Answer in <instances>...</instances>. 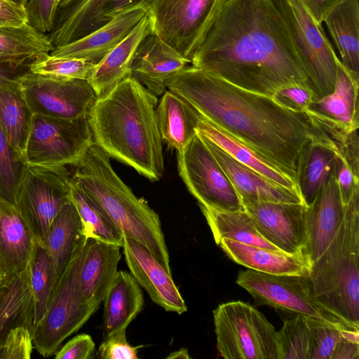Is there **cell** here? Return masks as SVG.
<instances>
[{"label": "cell", "mask_w": 359, "mask_h": 359, "mask_svg": "<svg viewBox=\"0 0 359 359\" xmlns=\"http://www.w3.org/2000/svg\"><path fill=\"white\" fill-rule=\"evenodd\" d=\"M20 68L0 64V86L15 82L18 76L27 71H20Z\"/></svg>", "instance_id": "obj_52"}, {"label": "cell", "mask_w": 359, "mask_h": 359, "mask_svg": "<svg viewBox=\"0 0 359 359\" xmlns=\"http://www.w3.org/2000/svg\"><path fill=\"white\" fill-rule=\"evenodd\" d=\"M72 167V180L102 207L124 236L144 244L172 275L158 215L122 181L113 169L109 156L93 142Z\"/></svg>", "instance_id": "obj_4"}, {"label": "cell", "mask_w": 359, "mask_h": 359, "mask_svg": "<svg viewBox=\"0 0 359 359\" xmlns=\"http://www.w3.org/2000/svg\"><path fill=\"white\" fill-rule=\"evenodd\" d=\"M331 359H359V342L347 339L343 336L337 344Z\"/></svg>", "instance_id": "obj_50"}, {"label": "cell", "mask_w": 359, "mask_h": 359, "mask_svg": "<svg viewBox=\"0 0 359 359\" xmlns=\"http://www.w3.org/2000/svg\"><path fill=\"white\" fill-rule=\"evenodd\" d=\"M139 0H109L103 9L106 22L121 11L134 6Z\"/></svg>", "instance_id": "obj_51"}, {"label": "cell", "mask_w": 359, "mask_h": 359, "mask_svg": "<svg viewBox=\"0 0 359 359\" xmlns=\"http://www.w3.org/2000/svg\"><path fill=\"white\" fill-rule=\"evenodd\" d=\"M217 349L226 359H279L277 331L250 304L233 301L213 311Z\"/></svg>", "instance_id": "obj_7"}, {"label": "cell", "mask_w": 359, "mask_h": 359, "mask_svg": "<svg viewBox=\"0 0 359 359\" xmlns=\"http://www.w3.org/2000/svg\"><path fill=\"white\" fill-rule=\"evenodd\" d=\"M104 337L127 329L144 306L142 289L130 273L118 271L102 301Z\"/></svg>", "instance_id": "obj_29"}, {"label": "cell", "mask_w": 359, "mask_h": 359, "mask_svg": "<svg viewBox=\"0 0 359 359\" xmlns=\"http://www.w3.org/2000/svg\"><path fill=\"white\" fill-rule=\"evenodd\" d=\"M72 172L67 167L41 168L27 165L15 206L40 241L61 208L70 201Z\"/></svg>", "instance_id": "obj_11"}, {"label": "cell", "mask_w": 359, "mask_h": 359, "mask_svg": "<svg viewBox=\"0 0 359 359\" xmlns=\"http://www.w3.org/2000/svg\"><path fill=\"white\" fill-rule=\"evenodd\" d=\"M109 0H60L53 29L47 35L54 48L75 41L106 22L103 9Z\"/></svg>", "instance_id": "obj_26"}, {"label": "cell", "mask_w": 359, "mask_h": 359, "mask_svg": "<svg viewBox=\"0 0 359 359\" xmlns=\"http://www.w3.org/2000/svg\"><path fill=\"white\" fill-rule=\"evenodd\" d=\"M303 65L315 100L333 92L340 60L302 0H273Z\"/></svg>", "instance_id": "obj_6"}, {"label": "cell", "mask_w": 359, "mask_h": 359, "mask_svg": "<svg viewBox=\"0 0 359 359\" xmlns=\"http://www.w3.org/2000/svg\"><path fill=\"white\" fill-rule=\"evenodd\" d=\"M166 88L296 182L301 156L312 140L305 112L290 110L271 97L234 86L193 65L170 77Z\"/></svg>", "instance_id": "obj_2"}, {"label": "cell", "mask_w": 359, "mask_h": 359, "mask_svg": "<svg viewBox=\"0 0 359 359\" xmlns=\"http://www.w3.org/2000/svg\"><path fill=\"white\" fill-rule=\"evenodd\" d=\"M18 82L34 115L66 119L87 117L97 99L88 79H55L27 70Z\"/></svg>", "instance_id": "obj_13"}, {"label": "cell", "mask_w": 359, "mask_h": 359, "mask_svg": "<svg viewBox=\"0 0 359 359\" xmlns=\"http://www.w3.org/2000/svg\"><path fill=\"white\" fill-rule=\"evenodd\" d=\"M323 22L338 49L341 64L359 80L358 0H344L327 13Z\"/></svg>", "instance_id": "obj_30"}, {"label": "cell", "mask_w": 359, "mask_h": 359, "mask_svg": "<svg viewBox=\"0 0 359 359\" xmlns=\"http://www.w3.org/2000/svg\"><path fill=\"white\" fill-rule=\"evenodd\" d=\"M3 278L1 273H0V280H1V278Z\"/></svg>", "instance_id": "obj_55"}, {"label": "cell", "mask_w": 359, "mask_h": 359, "mask_svg": "<svg viewBox=\"0 0 359 359\" xmlns=\"http://www.w3.org/2000/svg\"><path fill=\"white\" fill-rule=\"evenodd\" d=\"M121 247L88 238L74 261L75 281L83 299L100 305L117 273Z\"/></svg>", "instance_id": "obj_17"}, {"label": "cell", "mask_w": 359, "mask_h": 359, "mask_svg": "<svg viewBox=\"0 0 359 359\" xmlns=\"http://www.w3.org/2000/svg\"><path fill=\"white\" fill-rule=\"evenodd\" d=\"M189 58L194 67L269 97L290 85L312 88L273 0H218Z\"/></svg>", "instance_id": "obj_1"}, {"label": "cell", "mask_w": 359, "mask_h": 359, "mask_svg": "<svg viewBox=\"0 0 359 359\" xmlns=\"http://www.w3.org/2000/svg\"><path fill=\"white\" fill-rule=\"evenodd\" d=\"M96 65L86 60L42 54L28 65V70L43 76L68 80L89 79Z\"/></svg>", "instance_id": "obj_40"}, {"label": "cell", "mask_w": 359, "mask_h": 359, "mask_svg": "<svg viewBox=\"0 0 359 359\" xmlns=\"http://www.w3.org/2000/svg\"><path fill=\"white\" fill-rule=\"evenodd\" d=\"M23 327L32 336L35 329L34 304L30 268L4 276L0 280V351L9 332Z\"/></svg>", "instance_id": "obj_24"}, {"label": "cell", "mask_w": 359, "mask_h": 359, "mask_svg": "<svg viewBox=\"0 0 359 359\" xmlns=\"http://www.w3.org/2000/svg\"><path fill=\"white\" fill-rule=\"evenodd\" d=\"M236 263L273 275H309L311 261L306 255L288 254L223 238L217 244Z\"/></svg>", "instance_id": "obj_25"}, {"label": "cell", "mask_w": 359, "mask_h": 359, "mask_svg": "<svg viewBox=\"0 0 359 359\" xmlns=\"http://www.w3.org/2000/svg\"><path fill=\"white\" fill-rule=\"evenodd\" d=\"M196 132L215 143L241 164L256 171L271 182L294 190L296 182L269 161L257 154L243 143L228 135L200 115Z\"/></svg>", "instance_id": "obj_32"}, {"label": "cell", "mask_w": 359, "mask_h": 359, "mask_svg": "<svg viewBox=\"0 0 359 359\" xmlns=\"http://www.w3.org/2000/svg\"><path fill=\"white\" fill-rule=\"evenodd\" d=\"M344 216L335 170L326 184L307 205L306 254L311 263L326 250L339 230Z\"/></svg>", "instance_id": "obj_21"}, {"label": "cell", "mask_w": 359, "mask_h": 359, "mask_svg": "<svg viewBox=\"0 0 359 359\" xmlns=\"http://www.w3.org/2000/svg\"><path fill=\"white\" fill-rule=\"evenodd\" d=\"M158 98L132 76L97 97L87 118L93 142L151 181L164 172Z\"/></svg>", "instance_id": "obj_3"}, {"label": "cell", "mask_w": 359, "mask_h": 359, "mask_svg": "<svg viewBox=\"0 0 359 359\" xmlns=\"http://www.w3.org/2000/svg\"><path fill=\"white\" fill-rule=\"evenodd\" d=\"M95 348L90 335L80 334L69 340L55 355V359H90Z\"/></svg>", "instance_id": "obj_47"}, {"label": "cell", "mask_w": 359, "mask_h": 359, "mask_svg": "<svg viewBox=\"0 0 359 359\" xmlns=\"http://www.w3.org/2000/svg\"><path fill=\"white\" fill-rule=\"evenodd\" d=\"M151 32V20L147 13L132 32L96 65L88 81L97 97L131 76V65L136 49L141 41Z\"/></svg>", "instance_id": "obj_27"}, {"label": "cell", "mask_w": 359, "mask_h": 359, "mask_svg": "<svg viewBox=\"0 0 359 359\" xmlns=\"http://www.w3.org/2000/svg\"><path fill=\"white\" fill-rule=\"evenodd\" d=\"M35 239L15 205L0 197V273H20L29 266Z\"/></svg>", "instance_id": "obj_23"}, {"label": "cell", "mask_w": 359, "mask_h": 359, "mask_svg": "<svg viewBox=\"0 0 359 359\" xmlns=\"http://www.w3.org/2000/svg\"><path fill=\"white\" fill-rule=\"evenodd\" d=\"M243 206L266 241L284 252L306 255V203L258 201Z\"/></svg>", "instance_id": "obj_15"}, {"label": "cell", "mask_w": 359, "mask_h": 359, "mask_svg": "<svg viewBox=\"0 0 359 359\" xmlns=\"http://www.w3.org/2000/svg\"><path fill=\"white\" fill-rule=\"evenodd\" d=\"M358 88L359 80L339 60L333 92L314 100L306 110L349 129H358Z\"/></svg>", "instance_id": "obj_31"}, {"label": "cell", "mask_w": 359, "mask_h": 359, "mask_svg": "<svg viewBox=\"0 0 359 359\" xmlns=\"http://www.w3.org/2000/svg\"><path fill=\"white\" fill-rule=\"evenodd\" d=\"M29 268L36 327L46 312L55 292L52 259L46 247L37 241H35Z\"/></svg>", "instance_id": "obj_38"}, {"label": "cell", "mask_w": 359, "mask_h": 359, "mask_svg": "<svg viewBox=\"0 0 359 359\" xmlns=\"http://www.w3.org/2000/svg\"><path fill=\"white\" fill-rule=\"evenodd\" d=\"M27 164L9 144L0 126V197L15 205Z\"/></svg>", "instance_id": "obj_41"}, {"label": "cell", "mask_w": 359, "mask_h": 359, "mask_svg": "<svg viewBox=\"0 0 359 359\" xmlns=\"http://www.w3.org/2000/svg\"><path fill=\"white\" fill-rule=\"evenodd\" d=\"M34 348L33 336L29 330L19 327L11 330L1 349V359H29Z\"/></svg>", "instance_id": "obj_46"}, {"label": "cell", "mask_w": 359, "mask_h": 359, "mask_svg": "<svg viewBox=\"0 0 359 359\" xmlns=\"http://www.w3.org/2000/svg\"><path fill=\"white\" fill-rule=\"evenodd\" d=\"M8 1H11L13 4H15L17 5H19L20 6L25 7L28 0H8Z\"/></svg>", "instance_id": "obj_54"}, {"label": "cell", "mask_w": 359, "mask_h": 359, "mask_svg": "<svg viewBox=\"0 0 359 359\" xmlns=\"http://www.w3.org/2000/svg\"><path fill=\"white\" fill-rule=\"evenodd\" d=\"M279 359H310L311 333L308 318L295 315L277 332Z\"/></svg>", "instance_id": "obj_39"}, {"label": "cell", "mask_w": 359, "mask_h": 359, "mask_svg": "<svg viewBox=\"0 0 359 359\" xmlns=\"http://www.w3.org/2000/svg\"><path fill=\"white\" fill-rule=\"evenodd\" d=\"M34 116L18 80L0 86V126L9 144L24 158Z\"/></svg>", "instance_id": "obj_33"}, {"label": "cell", "mask_w": 359, "mask_h": 359, "mask_svg": "<svg viewBox=\"0 0 359 359\" xmlns=\"http://www.w3.org/2000/svg\"><path fill=\"white\" fill-rule=\"evenodd\" d=\"M308 322L311 333L310 359H331L344 330L310 318Z\"/></svg>", "instance_id": "obj_42"}, {"label": "cell", "mask_w": 359, "mask_h": 359, "mask_svg": "<svg viewBox=\"0 0 359 359\" xmlns=\"http://www.w3.org/2000/svg\"><path fill=\"white\" fill-rule=\"evenodd\" d=\"M142 346L130 345L126 337V329L104 337L97 353L103 359H137Z\"/></svg>", "instance_id": "obj_44"}, {"label": "cell", "mask_w": 359, "mask_h": 359, "mask_svg": "<svg viewBox=\"0 0 359 359\" xmlns=\"http://www.w3.org/2000/svg\"><path fill=\"white\" fill-rule=\"evenodd\" d=\"M271 97L281 106L297 112H304L315 100L311 87L297 84L278 89Z\"/></svg>", "instance_id": "obj_45"}, {"label": "cell", "mask_w": 359, "mask_h": 359, "mask_svg": "<svg viewBox=\"0 0 359 359\" xmlns=\"http://www.w3.org/2000/svg\"><path fill=\"white\" fill-rule=\"evenodd\" d=\"M147 13L140 6H132L121 11L90 34L55 48L50 53L57 57L81 59L97 65L132 32Z\"/></svg>", "instance_id": "obj_19"}, {"label": "cell", "mask_w": 359, "mask_h": 359, "mask_svg": "<svg viewBox=\"0 0 359 359\" xmlns=\"http://www.w3.org/2000/svg\"><path fill=\"white\" fill-rule=\"evenodd\" d=\"M359 187L344 205L335 236L311 263L309 277L318 298L359 330Z\"/></svg>", "instance_id": "obj_5"}, {"label": "cell", "mask_w": 359, "mask_h": 359, "mask_svg": "<svg viewBox=\"0 0 359 359\" xmlns=\"http://www.w3.org/2000/svg\"><path fill=\"white\" fill-rule=\"evenodd\" d=\"M191 64L185 57L153 32L140 43L135 53L131 76L156 97L167 89L172 75Z\"/></svg>", "instance_id": "obj_18"}, {"label": "cell", "mask_w": 359, "mask_h": 359, "mask_svg": "<svg viewBox=\"0 0 359 359\" xmlns=\"http://www.w3.org/2000/svg\"><path fill=\"white\" fill-rule=\"evenodd\" d=\"M59 0H28L25 6L27 22L48 34L53 29Z\"/></svg>", "instance_id": "obj_43"}, {"label": "cell", "mask_w": 359, "mask_h": 359, "mask_svg": "<svg viewBox=\"0 0 359 359\" xmlns=\"http://www.w3.org/2000/svg\"><path fill=\"white\" fill-rule=\"evenodd\" d=\"M93 144L87 117L34 115L25 159L29 166L72 167Z\"/></svg>", "instance_id": "obj_9"}, {"label": "cell", "mask_w": 359, "mask_h": 359, "mask_svg": "<svg viewBox=\"0 0 359 359\" xmlns=\"http://www.w3.org/2000/svg\"><path fill=\"white\" fill-rule=\"evenodd\" d=\"M156 111L162 142L177 151L184 149L196 134L198 112L187 100L168 89L158 101Z\"/></svg>", "instance_id": "obj_28"}, {"label": "cell", "mask_w": 359, "mask_h": 359, "mask_svg": "<svg viewBox=\"0 0 359 359\" xmlns=\"http://www.w3.org/2000/svg\"><path fill=\"white\" fill-rule=\"evenodd\" d=\"M87 240L83 222L70 199L55 216L43 238L37 241L46 247L52 259L55 291Z\"/></svg>", "instance_id": "obj_22"}, {"label": "cell", "mask_w": 359, "mask_h": 359, "mask_svg": "<svg viewBox=\"0 0 359 359\" xmlns=\"http://www.w3.org/2000/svg\"><path fill=\"white\" fill-rule=\"evenodd\" d=\"M27 22L25 7L0 0V26H20Z\"/></svg>", "instance_id": "obj_48"}, {"label": "cell", "mask_w": 359, "mask_h": 359, "mask_svg": "<svg viewBox=\"0 0 359 359\" xmlns=\"http://www.w3.org/2000/svg\"><path fill=\"white\" fill-rule=\"evenodd\" d=\"M123 252L130 274L151 299L166 311L182 314L187 311L178 287L151 251L142 243L123 237Z\"/></svg>", "instance_id": "obj_16"}, {"label": "cell", "mask_w": 359, "mask_h": 359, "mask_svg": "<svg viewBox=\"0 0 359 359\" xmlns=\"http://www.w3.org/2000/svg\"><path fill=\"white\" fill-rule=\"evenodd\" d=\"M217 1L139 0L135 5L147 11L152 32L189 60L193 42Z\"/></svg>", "instance_id": "obj_14"}, {"label": "cell", "mask_w": 359, "mask_h": 359, "mask_svg": "<svg viewBox=\"0 0 359 359\" xmlns=\"http://www.w3.org/2000/svg\"><path fill=\"white\" fill-rule=\"evenodd\" d=\"M316 21L322 24L327 13L344 0H302Z\"/></svg>", "instance_id": "obj_49"}, {"label": "cell", "mask_w": 359, "mask_h": 359, "mask_svg": "<svg viewBox=\"0 0 359 359\" xmlns=\"http://www.w3.org/2000/svg\"><path fill=\"white\" fill-rule=\"evenodd\" d=\"M166 358H184V359H189L191 358L189 355V353L188 352V350L187 348H182L179 350H177L174 352L170 353Z\"/></svg>", "instance_id": "obj_53"}, {"label": "cell", "mask_w": 359, "mask_h": 359, "mask_svg": "<svg viewBox=\"0 0 359 359\" xmlns=\"http://www.w3.org/2000/svg\"><path fill=\"white\" fill-rule=\"evenodd\" d=\"M60 0H59V2H60Z\"/></svg>", "instance_id": "obj_56"}, {"label": "cell", "mask_w": 359, "mask_h": 359, "mask_svg": "<svg viewBox=\"0 0 359 359\" xmlns=\"http://www.w3.org/2000/svg\"><path fill=\"white\" fill-rule=\"evenodd\" d=\"M70 184V198L83 222L87 239L95 238L122 248L123 233L107 212L88 196L72 177Z\"/></svg>", "instance_id": "obj_37"}, {"label": "cell", "mask_w": 359, "mask_h": 359, "mask_svg": "<svg viewBox=\"0 0 359 359\" xmlns=\"http://www.w3.org/2000/svg\"><path fill=\"white\" fill-rule=\"evenodd\" d=\"M99 306L87 303L81 297L75 281L73 262L55 290L46 312L34 329V347L42 356H52L62 343L77 332Z\"/></svg>", "instance_id": "obj_12"}, {"label": "cell", "mask_w": 359, "mask_h": 359, "mask_svg": "<svg viewBox=\"0 0 359 359\" xmlns=\"http://www.w3.org/2000/svg\"><path fill=\"white\" fill-rule=\"evenodd\" d=\"M201 137L234 187L243 205L258 201L304 203L299 191L271 182L237 161L210 140Z\"/></svg>", "instance_id": "obj_20"}, {"label": "cell", "mask_w": 359, "mask_h": 359, "mask_svg": "<svg viewBox=\"0 0 359 359\" xmlns=\"http://www.w3.org/2000/svg\"><path fill=\"white\" fill-rule=\"evenodd\" d=\"M53 50L48 35L28 22L20 26H0V64L22 68Z\"/></svg>", "instance_id": "obj_34"}, {"label": "cell", "mask_w": 359, "mask_h": 359, "mask_svg": "<svg viewBox=\"0 0 359 359\" xmlns=\"http://www.w3.org/2000/svg\"><path fill=\"white\" fill-rule=\"evenodd\" d=\"M178 173L199 205L219 211L245 210L226 174L199 134L177 151Z\"/></svg>", "instance_id": "obj_10"}, {"label": "cell", "mask_w": 359, "mask_h": 359, "mask_svg": "<svg viewBox=\"0 0 359 359\" xmlns=\"http://www.w3.org/2000/svg\"><path fill=\"white\" fill-rule=\"evenodd\" d=\"M217 245L223 238L264 248L280 250L266 241L257 231L255 223L245 211H219L199 205Z\"/></svg>", "instance_id": "obj_36"}, {"label": "cell", "mask_w": 359, "mask_h": 359, "mask_svg": "<svg viewBox=\"0 0 359 359\" xmlns=\"http://www.w3.org/2000/svg\"><path fill=\"white\" fill-rule=\"evenodd\" d=\"M335 152L322 141L312 137L304 150L298 165L296 184L309 205L335 170Z\"/></svg>", "instance_id": "obj_35"}, {"label": "cell", "mask_w": 359, "mask_h": 359, "mask_svg": "<svg viewBox=\"0 0 359 359\" xmlns=\"http://www.w3.org/2000/svg\"><path fill=\"white\" fill-rule=\"evenodd\" d=\"M236 282L258 305L302 315L341 330H359L318 298L309 275H273L248 269L238 273Z\"/></svg>", "instance_id": "obj_8"}]
</instances>
